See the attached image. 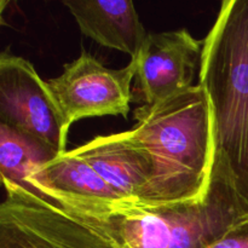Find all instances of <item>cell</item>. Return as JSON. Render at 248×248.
Here are the masks:
<instances>
[{"label":"cell","mask_w":248,"mask_h":248,"mask_svg":"<svg viewBox=\"0 0 248 248\" xmlns=\"http://www.w3.org/2000/svg\"><path fill=\"white\" fill-rule=\"evenodd\" d=\"M58 155L39 140L0 123V174L2 181L27 188L31 172Z\"/></svg>","instance_id":"8fae6325"},{"label":"cell","mask_w":248,"mask_h":248,"mask_svg":"<svg viewBox=\"0 0 248 248\" xmlns=\"http://www.w3.org/2000/svg\"><path fill=\"white\" fill-rule=\"evenodd\" d=\"M199 85L211 102L215 165L248 205V0H225L202 41Z\"/></svg>","instance_id":"7a4b0ae2"},{"label":"cell","mask_w":248,"mask_h":248,"mask_svg":"<svg viewBox=\"0 0 248 248\" xmlns=\"http://www.w3.org/2000/svg\"><path fill=\"white\" fill-rule=\"evenodd\" d=\"M203 248H248V217Z\"/></svg>","instance_id":"7c38bea8"},{"label":"cell","mask_w":248,"mask_h":248,"mask_svg":"<svg viewBox=\"0 0 248 248\" xmlns=\"http://www.w3.org/2000/svg\"><path fill=\"white\" fill-rule=\"evenodd\" d=\"M74 150L126 202H140L150 178V164L130 140L127 131L99 136Z\"/></svg>","instance_id":"9c48e42d"},{"label":"cell","mask_w":248,"mask_h":248,"mask_svg":"<svg viewBox=\"0 0 248 248\" xmlns=\"http://www.w3.org/2000/svg\"><path fill=\"white\" fill-rule=\"evenodd\" d=\"M202 41L186 29L148 34L136 62V94L132 101L154 106L193 87L200 68Z\"/></svg>","instance_id":"52a82bcc"},{"label":"cell","mask_w":248,"mask_h":248,"mask_svg":"<svg viewBox=\"0 0 248 248\" xmlns=\"http://www.w3.org/2000/svg\"><path fill=\"white\" fill-rule=\"evenodd\" d=\"M0 123L39 140L57 154L65 153L67 128L47 86L29 61L0 55Z\"/></svg>","instance_id":"5b68a950"},{"label":"cell","mask_w":248,"mask_h":248,"mask_svg":"<svg viewBox=\"0 0 248 248\" xmlns=\"http://www.w3.org/2000/svg\"><path fill=\"white\" fill-rule=\"evenodd\" d=\"M26 184L29 190L70 211L102 210L127 203L75 150L34 170Z\"/></svg>","instance_id":"ba28073f"},{"label":"cell","mask_w":248,"mask_h":248,"mask_svg":"<svg viewBox=\"0 0 248 248\" xmlns=\"http://www.w3.org/2000/svg\"><path fill=\"white\" fill-rule=\"evenodd\" d=\"M84 35L104 47L136 57L148 33L131 0H64Z\"/></svg>","instance_id":"30bf717a"},{"label":"cell","mask_w":248,"mask_h":248,"mask_svg":"<svg viewBox=\"0 0 248 248\" xmlns=\"http://www.w3.org/2000/svg\"><path fill=\"white\" fill-rule=\"evenodd\" d=\"M127 131L147 156L150 178L140 205L190 202L207 194L215 165V132L211 102L201 85H194L154 106L135 111Z\"/></svg>","instance_id":"6da1fadb"},{"label":"cell","mask_w":248,"mask_h":248,"mask_svg":"<svg viewBox=\"0 0 248 248\" xmlns=\"http://www.w3.org/2000/svg\"><path fill=\"white\" fill-rule=\"evenodd\" d=\"M0 248H121L107 232L55 201L2 181Z\"/></svg>","instance_id":"277c9868"},{"label":"cell","mask_w":248,"mask_h":248,"mask_svg":"<svg viewBox=\"0 0 248 248\" xmlns=\"http://www.w3.org/2000/svg\"><path fill=\"white\" fill-rule=\"evenodd\" d=\"M70 212L103 230L121 248H203L247 218L248 205L213 167L210 189L200 200Z\"/></svg>","instance_id":"3957f363"},{"label":"cell","mask_w":248,"mask_h":248,"mask_svg":"<svg viewBox=\"0 0 248 248\" xmlns=\"http://www.w3.org/2000/svg\"><path fill=\"white\" fill-rule=\"evenodd\" d=\"M47 86L62 113L67 128L81 119L121 115L127 118L132 101L131 84L136 77V62L121 69H111L82 50L79 57L64 64Z\"/></svg>","instance_id":"8992f818"}]
</instances>
